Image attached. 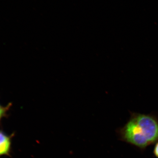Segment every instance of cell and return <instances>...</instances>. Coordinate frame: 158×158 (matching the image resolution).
I'll list each match as a JSON object with an SVG mask.
<instances>
[{
  "mask_svg": "<svg viewBox=\"0 0 158 158\" xmlns=\"http://www.w3.org/2000/svg\"><path fill=\"white\" fill-rule=\"evenodd\" d=\"M121 141L144 150L158 141V118L152 114L131 113L129 119L117 131Z\"/></svg>",
  "mask_w": 158,
  "mask_h": 158,
  "instance_id": "1",
  "label": "cell"
},
{
  "mask_svg": "<svg viewBox=\"0 0 158 158\" xmlns=\"http://www.w3.org/2000/svg\"><path fill=\"white\" fill-rule=\"evenodd\" d=\"M11 137L0 130V157L9 156L11 148Z\"/></svg>",
  "mask_w": 158,
  "mask_h": 158,
  "instance_id": "2",
  "label": "cell"
},
{
  "mask_svg": "<svg viewBox=\"0 0 158 158\" xmlns=\"http://www.w3.org/2000/svg\"><path fill=\"white\" fill-rule=\"evenodd\" d=\"M11 106V104L9 103L6 106H4L0 104V123L4 117L7 115V113Z\"/></svg>",
  "mask_w": 158,
  "mask_h": 158,
  "instance_id": "3",
  "label": "cell"
},
{
  "mask_svg": "<svg viewBox=\"0 0 158 158\" xmlns=\"http://www.w3.org/2000/svg\"><path fill=\"white\" fill-rule=\"evenodd\" d=\"M153 154L156 158H158V141L156 143L155 145L153 151Z\"/></svg>",
  "mask_w": 158,
  "mask_h": 158,
  "instance_id": "4",
  "label": "cell"
}]
</instances>
